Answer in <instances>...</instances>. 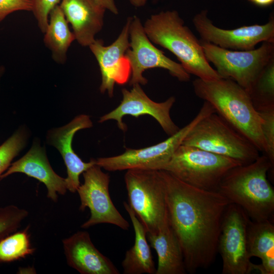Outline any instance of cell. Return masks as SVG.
<instances>
[{
  "mask_svg": "<svg viewBox=\"0 0 274 274\" xmlns=\"http://www.w3.org/2000/svg\"><path fill=\"white\" fill-rule=\"evenodd\" d=\"M205 56L222 78L236 82L247 91L260 73L274 58V42H264L257 49L231 51L201 40Z\"/></svg>",
  "mask_w": 274,
  "mask_h": 274,
  "instance_id": "9c48e42d",
  "label": "cell"
},
{
  "mask_svg": "<svg viewBox=\"0 0 274 274\" xmlns=\"http://www.w3.org/2000/svg\"><path fill=\"white\" fill-rule=\"evenodd\" d=\"M182 145L228 157L242 164L251 163L260 156V152L248 139L216 112L198 122Z\"/></svg>",
  "mask_w": 274,
  "mask_h": 274,
  "instance_id": "8992f818",
  "label": "cell"
},
{
  "mask_svg": "<svg viewBox=\"0 0 274 274\" xmlns=\"http://www.w3.org/2000/svg\"><path fill=\"white\" fill-rule=\"evenodd\" d=\"M130 17L128 18L117 39L110 45L104 46L101 40H95L89 47L97 60L101 75L100 91L113 96L116 83L124 85L130 78L131 67L126 53L129 41Z\"/></svg>",
  "mask_w": 274,
  "mask_h": 274,
  "instance_id": "9a60e30c",
  "label": "cell"
},
{
  "mask_svg": "<svg viewBox=\"0 0 274 274\" xmlns=\"http://www.w3.org/2000/svg\"><path fill=\"white\" fill-rule=\"evenodd\" d=\"M106 10H109L114 14H118V10L114 0H96Z\"/></svg>",
  "mask_w": 274,
  "mask_h": 274,
  "instance_id": "4dcf8cb0",
  "label": "cell"
},
{
  "mask_svg": "<svg viewBox=\"0 0 274 274\" xmlns=\"http://www.w3.org/2000/svg\"><path fill=\"white\" fill-rule=\"evenodd\" d=\"M84 183L77 191L81 201L79 210L86 208L90 217L81 225L88 228L94 225L107 223L116 225L123 230H128L129 224L116 209L109 193L110 177L95 164L83 173Z\"/></svg>",
  "mask_w": 274,
  "mask_h": 274,
  "instance_id": "8fae6325",
  "label": "cell"
},
{
  "mask_svg": "<svg viewBox=\"0 0 274 274\" xmlns=\"http://www.w3.org/2000/svg\"><path fill=\"white\" fill-rule=\"evenodd\" d=\"M250 219L238 206L230 203L222 221L218 252L222 260V274H249L254 271L249 255L247 233Z\"/></svg>",
  "mask_w": 274,
  "mask_h": 274,
  "instance_id": "30bf717a",
  "label": "cell"
},
{
  "mask_svg": "<svg viewBox=\"0 0 274 274\" xmlns=\"http://www.w3.org/2000/svg\"><path fill=\"white\" fill-rule=\"evenodd\" d=\"M124 181L128 204L147 233H155L168 221L165 188L160 170H127Z\"/></svg>",
  "mask_w": 274,
  "mask_h": 274,
  "instance_id": "5b68a950",
  "label": "cell"
},
{
  "mask_svg": "<svg viewBox=\"0 0 274 274\" xmlns=\"http://www.w3.org/2000/svg\"><path fill=\"white\" fill-rule=\"evenodd\" d=\"M4 71V68L2 66H0V77L2 75L3 72Z\"/></svg>",
  "mask_w": 274,
  "mask_h": 274,
  "instance_id": "d6a6232c",
  "label": "cell"
},
{
  "mask_svg": "<svg viewBox=\"0 0 274 274\" xmlns=\"http://www.w3.org/2000/svg\"><path fill=\"white\" fill-rule=\"evenodd\" d=\"M247 247L250 258L261 260L274 256V225L270 220L262 221L250 220L247 233Z\"/></svg>",
  "mask_w": 274,
  "mask_h": 274,
  "instance_id": "603a6c76",
  "label": "cell"
},
{
  "mask_svg": "<svg viewBox=\"0 0 274 274\" xmlns=\"http://www.w3.org/2000/svg\"><path fill=\"white\" fill-rule=\"evenodd\" d=\"M59 6L72 25L75 40L89 47L103 26L106 9L96 0H61Z\"/></svg>",
  "mask_w": 274,
  "mask_h": 274,
  "instance_id": "d6986e66",
  "label": "cell"
},
{
  "mask_svg": "<svg viewBox=\"0 0 274 274\" xmlns=\"http://www.w3.org/2000/svg\"><path fill=\"white\" fill-rule=\"evenodd\" d=\"M31 0H0V22L8 15L17 11H32Z\"/></svg>",
  "mask_w": 274,
  "mask_h": 274,
  "instance_id": "f546056e",
  "label": "cell"
},
{
  "mask_svg": "<svg viewBox=\"0 0 274 274\" xmlns=\"http://www.w3.org/2000/svg\"><path fill=\"white\" fill-rule=\"evenodd\" d=\"M67 264L81 274H119L113 263L94 246L89 234L79 231L62 240Z\"/></svg>",
  "mask_w": 274,
  "mask_h": 274,
  "instance_id": "e0dca14e",
  "label": "cell"
},
{
  "mask_svg": "<svg viewBox=\"0 0 274 274\" xmlns=\"http://www.w3.org/2000/svg\"><path fill=\"white\" fill-rule=\"evenodd\" d=\"M130 47L126 53L131 67L130 85H145L147 79L144 72L149 68H161L182 82L190 80V75L180 63L170 59L155 47L146 34L143 25L137 16L130 17L129 30Z\"/></svg>",
  "mask_w": 274,
  "mask_h": 274,
  "instance_id": "7c38bea8",
  "label": "cell"
},
{
  "mask_svg": "<svg viewBox=\"0 0 274 274\" xmlns=\"http://www.w3.org/2000/svg\"><path fill=\"white\" fill-rule=\"evenodd\" d=\"M49 16L44 42L50 50L53 59L57 63L63 64L66 60L68 49L75 37L59 5L52 10Z\"/></svg>",
  "mask_w": 274,
  "mask_h": 274,
  "instance_id": "7402d4cb",
  "label": "cell"
},
{
  "mask_svg": "<svg viewBox=\"0 0 274 274\" xmlns=\"http://www.w3.org/2000/svg\"><path fill=\"white\" fill-rule=\"evenodd\" d=\"M28 214L26 210L14 205L0 208V240L16 231Z\"/></svg>",
  "mask_w": 274,
  "mask_h": 274,
  "instance_id": "4316f807",
  "label": "cell"
},
{
  "mask_svg": "<svg viewBox=\"0 0 274 274\" xmlns=\"http://www.w3.org/2000/svg\"><path fill=\"white\" fill-rule=\"evenodd\" d=\"M194 92L210 103L215 112L248 139L263 154L266 147L261 129L262 118L247 91L229 78L192 82Z\"/></svg>",
  "mask_w": 274,
  "mask_h": 274,
  "instance_id": "7a4b0ae2",
  "label": "cell"
},
{
  "mask_svg": "<svg viewBox=\"0 0 274 274\" xmlns=\"http://www.w3.org/2000/svg\"><path fill=\"white\" fill-rule=\"evenodd\" d=\"M167 218L181 247L187 272L215 261L225 211L231 203L218 191L187 184L164 170Z\"/></svg>",
  "mask_w": 274,
  "mask_h": 274,
  "instance_id": "6da1fadb",
  "label": "cell"
},
{
  "mask_svg": "<svg viewBox=\"0 0 274 274\" xmlns=\"http://www.w3.org/2000/svg\"><path fill=\"white\" fill-rule=\"evenodd\" d=\"M122 100L119 106L110 112L101 116L98 122L102 123L114 120L119 128L123 131L127 130L126 125L123 122V118L130 115L135 118L148 115L154 118L168 135L176 133L180 128L171 118L170 110L176 101L174 96L166 100L157 102L150 99L139 84L132 85L131 90H122Z\"/></svg>",
  "mask_w": 274,
  "mask_h": 274,
  "instance_id": "5bb4252c",
  "label": "cell"
},
{
  "mask_svg": "<svg viewBox=\"0 0 274 274\" xmlns=\"http://www.w3.org/2000/svg\"><path fill=\"white\" fill-rule=\"evenodd\" d=\"M255 5L260 7H266L271 5L274 0H249Z\"/></svg>",
  "mask_w": 274,
  "mask_h": 274,
  "instance_id": "1f68e13d",
  "label": "cell"
},
{
  "mask_svg": "<svg viewBox=\"0 0 274 274\" xmlns=\"http://www.w3.org/2000/svg\"><path fill=\"white\" fill-rule=\"evenodd\" d=\"M213 112L215 111L212 106L204 101L194 119L165 140L144 148H126L120 155L95 159V164L110 172L134 168L163 170L191 129L203 118Z\"/></svg>",
  "mask_w": 274,
  "mask_h": 274,
  "instance_id": "ba28073f",
  "label": "cell"
},
{
  "mask_svg": "<svg viewBox=\"0 0 274 274\" xmlns=\"http://www.w3.org/2000/svg\"><path fill=\"white\" fill-rule=\"evenodd\" d=\"M15 173H23L44 183L47 189V197L54 202L57 201L58 194L64 195L67 190L65 178L53 170L39 141H34L26 154L12 163L0 179Z\"/></svg>",
  "mask_w": 274,
  "mask_h": 274,
  "instance_id": "ac0fdd59",
  "label": "cell"
},
{
  "mask_svg": "<svg viewBox=\"0 0 274 274\" xmlns=\"http://www.w3.org/2000/svg\"><path fill=\"white\" fill-rule=\"evenodd\" d=\"M247 92L256 110L274 106V58L262 70Z\"/></svg>",
  "mask_w": 274,
  "mask_h": 274,
  "instance_id": "cb8c5ba5",
  "label": "cell"
},
{
  "mask_svg": "<svg viewBox=\"0 0 274 274\" xmlns=\"http://www.w3.org/2000/svg\"><path fill=\"white\" fill-rule=\"evenodd\" d=\"M193 23L201 41L226 49L250 50L260 42H274L273 15L263 25L225 29L215 26L208 17L207 10H202L195 15Z\"/></svg>",
  "mask_w": 274,
  "mask_h": 274,
  "instance_id": "4fadbf2b",
  "label": "cell"
},
{
  "mask_svg": "<svg viewBox=\"0 0 274 274\" xmlns=\"http://www.w3.org/2000/svg\"><path fill=\"white\" fill-rule=\"evenodd\" d=\"M132 224L135 234L133 246L127 250L122 262L124 274H155V267L147 232L144 226L126 202H123Z\"/></svg>",
  "mask_w": 274,
  "mask_h": 274,
  "instance_id": "44dd1931",
  "label": "cell"
},
{
  "mask_svg": "<svg viewBox=\"0 0 274 274\" xmlns=\"http://www.w3.org/2000/svg\"><path fill=\"white\" fill-rule=\"evenodd\" d=\"M143 27L149 39L173 53L190 75L204 80L222 78L209 64L200 41L184 24L177 11L152 15Z\"/></svg>",
  "mask_w": 274,
  "mask_h": 274,
  "instance_id": "277c9868",
  "label": "cell"
},
{
  "mask_svg": "<svg viewBox=\"0 0 274 274\" xmlns=\"http://www.w3.org/2000/svg\"><path fill=\"white\" fill-rule=\"evenodd\" d=\"M141 1H142V2H146L147 0H141Z\"/></svg>",
  "mask_w": 274,
  "mask_h": 274,
  "instance_id": "836d02e7",
  "label": "cell"
},
{
  "mask_svg": "<svg viewBox=\"0 0 274 274\" xmlns=\"http://www.w3.org/2000/svg\"><path fill=\"white\" fill-rule=\"evenodd\" d=\"M256 111L262 120L261 129L266 147L265 155L274 165V106Z\"/></svg>",
  "mask_w": 274,
  "mask_h": 274,
  "instance_id": "83f0119b",
  "label": "cell"
},
{
  "mask_svg": "<svg viewBox=\"0 0 274 274\" xmlns=\"http://www.w3.org/2000/svg\"><path fill=\"white\" fill-rule=\"evenodd\" d=\"M273 166L267 156L260 155L251 163L228 170L217 191L253 221L269 220L274 211V190L267 176Z\"/></svg>",
  "mask_w": 274,
  "mask_h": 274,
  "instance_id": "3957f363",
  "label": "cell"
},
{
  "mask_svg": "<svg viewBox=\"0 0 274 274\" xmlns=\"http://www.w3.org/2000/svg\"><path fill=\"white\" fill-rule=\"evenodd\" d=\"M28 228L27 227L22 231L11 234L0 240V262L18 260L35 252V249L30 244Z\"/></svg>",
  "mask_w": 274,
  "mask_h": 274,
  "instance_id": "d4e9b609",
  "label": "cell"
},
{
  "mask_svg": "<svg viewBox=\"0 0 274 274\" xmlns=\"http://www.w3.org/2000/svg\"><path fill=\"white\" fill-rule=\"evenodd\" d=\"M27 138L26 130L22 128L0 146V176L10 166L13 158L25 147Z\"/></svg>",
  "mask_w": 274,
  "mask_h": 274,
  "instance_id": "484cf974",
  "label": "cell"
},
{
  "mask_svg": "<svg viewBox=\"0 0 274 274\" xmlns=\"http://www.w3.org/2000/svg\"><path fill=\"white\" fill-rule=\"evenodd\" d=\"M92 125L90 117L81 114L66 125L48 132L47 143L58 150L64 162L67 175L65 178L67 189L71 192H76L80 185V175L95 164V159L85 162L76 154L72 148L73 139L77 131L90 128Z\"/></svg>",
  "mask_w": 274,
  "mask_h": 274,
  "instance_id": "2e32d148",
  "label": "cell"
},
{
  "mask_svg": "<svg viewBox=\"0 0 274 274\" xmlns=\"http://www.w3.org/2000/svg\"><path fill=\"white\" fill-rule=\"evenodd\" d=\"M32 11L37 21L41 31L44 33L48 24V17L52 10L61 2V0H31Z\"/></svg>",
  "mask_w": 274,
  "mask_h": 274,
  "instance_id": "f1b7e54d",
  "label": "cell"
},
{
  "mask_svg": "<svg viewBox=\"0 0 274 274\" xmlns=\"http://www.w3.org/2000/svg\"><path fill=\"white\" fill-rule=\"evenodd\" d=\"M130 2H131V3L134 6H134V5L131 3V1H130ZM135 7H136V6H135Z\"/></svg>",
  "mask_w": 274,
  "mask_h": 274,
  "instance_id": "e575fe53",
  "label": "cell"
},
{
  "mask_svg": "<svg viewBox=\"0 0 274 274\" xmlns=\"http://www.w3.org/2000/svg\"><path fill=\"white\" fill-rule=\"evenodd\" d=\"M241 164L228 157L181 145L163 170L195 187L217 191L221 180L228 170Z\"/></svg>",
  "mask_w": 274,
  "mask_h": 274,
  "instance_id": "52a82bcc",
  "label": "cell"
},
{
  "mask_svg": "<svg viewBox=\"0 0 274 274\" xmlns=\"http://www.w3.org/2000/svg\"><path fill=\"white\" fill-rule=\"evenodd\" d=\"M147 237L158 257L155 274L187 273L181 247L168 220L157 232L147 233Z\"/></svg>",
  "mask_w": 274,
  "mask_h": 274,
  "instance_id": "ffe728a7",
  "label": "cell"
}]
</instances>
